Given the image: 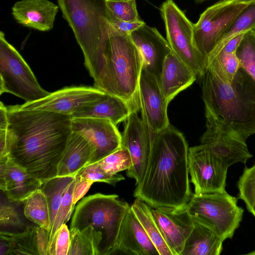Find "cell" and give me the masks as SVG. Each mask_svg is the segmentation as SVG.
Wrapping results in <instances>:
<instances>
[{
	"label": "cell",
	"mask_w": 255,
	"mask_h": 255,
	"mask_svg": "<svg viewBox=\"0 0 255 255\" xmlns=\"http://www.w3.org/2000/svg\"><path fill=\"white\" fill-rule=\"evenodd\" d=\"M7 156L42 183L55 177L72 132L70 116L7 107Z\"/></svg>",
	"instance_id": "cell-1"
},
{
	"label": "cell",
	"mask_w": 255,
	"mask_h": 255,
	"mask_svg": "<svg viewBox=\"0 0 255 255\" xmlns=\"http://www.w3.org/2000/svg\"><path fill=\"white\" fill-rule=\"evenodd\" d=\"M187 142L170 124L156 133L141 181L133 196L152 208H181L191 196L189 178Z\"/></svg>",
	"instance_id": "cell-2"
},
{
	"label": "cell",
	"mask_w": 255,
	"mask_h": 255,
	"mask_svg": "<svg viewBox=\"0 0 255 255\" xmlns=\"http://www.w3.org/2000/svg\"><path fill=\"white\" fill-rule=\"evenodd\" d=\"M205 110L226 130L246 142L255 133V81L240 67L233 81L207 68L200 77Z\"/></svg>",
	"instance_id": "cell-3"
},
{
	"label": "cell",
	"mask_w": 255,
	"mask_h": 255,
	"mask_svg": "<svg viewBox=\"0 0 255 255\" xmlns=\"http://www.w3.org/2000/svg\"><path fill=\"white\" fill-rule=\"evenodd\" d=\"M142 64L140 53L130 34L118 30L109 23L106 48L99 57L85 65L95 87L139 110L138 87Z\"/></svg>",
	"instance_id": "cell-4"
},
{
	"label": "cell",
	"mask_w": 255,
	"mask_h": 255,
	"mask_svg": "<svg viewBox=\"0 0 255 255\" xmlns=\"http://www.w3.org/2000/svg\"><path fill=\"white\" fill-rule=\"evenodd\" d=\"M57 3L82 51L84 63L100 56L109 37L106 0H57Z\"/></svg>",
	"instance_id": "cell-5"
},
{
	"label": "cell",
	"mask_w": 255,
	"mask_h": 255,
	"mask_svg": "<svg viewBox=\"0 0 255 255\" xmlns=\"http://www.w3.org/2000/svg\"><path fill=\"white\" fill-rule=\"evenodd\" d=\"M116 194L96 193L84 197L76 207L70 229L80 231L88 226L101 233L100 255L114 254L123 219L129 205Z\"/></svg>",
	"instance_id": "cell-6"
},
{
	"label": "cell",
	"mask_w": 255,
	"mask_h": 255,
	"mask_svg": "<svg viewBox=\"0 0 255 255\" xmlns=\"http://www.w3.org/2000/svg\"><path fill=\"white\" fill-rule=\"evenodd\" d=\"M237 202L238 199L226 191L194 193L187 208L194 221L211 228L224 241L232 238L242 220L244 210Z\"/></svg>",
	"instance_id": "cell-7"
},
{
	"label": "cell",
	"mask_w": 255,
	"mask_h": 255,
	"mask_svg": "<svg viewBox=\"0 0 255 255\" xmlns=\"http://www.w3.org/2000/svg\"><path fill=\"white\" fill-rule=\"evenodd\" d=\"M0 94H12L26 102L47 96L50 93L38 83L28 65L0 31ZM25 102V103H26Z\"/></svg>",
	"instance_id": "cell-8"
},
{
	"label": "cell",
	"mask_w": 255,
	"mask_h": 255,
	"mask_svg": "<svg viewBox=\"0 0 255 255\" xmlns=\"http://www.w3.org/2000/svg\"><path fill=\"white\" fill-rule=\"evenodd\" d=\"M160 10L172 51L200 78L206 69V59L195 44L193 23L173 0L164 1Z\"/></svg>",
	"instance_id": "cell-9"
},
{
	"label": "cell",
	"mask_w": 255,
	"mask_h": 255,
	"mask_svg": "<svg viewBox=\"0 0 255 255\" xmlns=\"http://www.w3.org/2000/svg\"><path fill=\"white\" fill-rule=\"evenodd\" d=\"M222 0L207 7L193 24L195 44L207 60L210 53L240 13L248 5Z\"/></svg>",
	"instance_id": "cell-10"
},
{
	"label": "cell",
	"mask_w": 255,
	"mask_h": 255,
	"mask_svg": "<svg viewBox=\"0 0 255 255\" xmlns=\"http://www.w3.org/2000/svg\"><path fill=\"white\" fill-rule=\"evenodd\" d=\"M188 169L194 194L225 191L228 168L205 146L189 148Z\"/></svg>",
	"instance_id": "cell-11"
},
{
	"label": "cell",
	"mask_w": 255,
	"mask_h": 255,
	"mask_svg": "<svg viewBox=\"0 0 255 255\" xmlns=\"http://www.w3.org/2000/svg\"><path fill=\"white\" fill-rule=\"evenodd\" d=\"M106 93L95 87H65L20 107L23 110H45L72 117L81 109L100 100Z\"/></svg>",
	"instance_id": "cell-12"
},
{
	"label": "cell",
	"mask_w": 255,
	"mask_h": 255,
	"mask_svg": "<svg viewBox=\"0 0 255 255\" xmlns=\"http://www.w3.org/2000/svg\"><path fill=\"white\" fill-rule=\"evenodd\" d=\"M133 111L127 119L122 134V146L128 148L130 154L132 165L127 171V175L135 181V185L142 180L149 161L153 138L148 127Z\"/></svg>",
	"instance_id": "cell-13"
},
{
	"label": "cell",
	"mask_w": 255,
	"mask_h": 255,
	"mask_svg": "<svg viewBox=\"0 0 255 255\" xmlns=\"http://www.w3.org/2000/svg\"><path fill=\"white\" fill-rule=\"evenodd\" d=\"M141 118L153 138L158 132L169 125L167 116L169 103L159 86L158 79L142 66L138 87Z\"/></svg>",
	"instance_id": "cell-14"
},
{
	"label": "cell",
	"mask_w": 255,
	"mask_h": 255,
	"mask_svg": "<svg viewBox=\"0 0 255 255\" xmlns=\"http://www.w3.org/2000/svg\"><path fill=\"white\" fill-rule=\"evenodd\" d=\"M206 130L201 137V143L218 157L228 168L242 162L246 164L252 157L246 142L222 127L205 110Z\"/></svg>",
	"instance_id": "cell-15"
},
{
	"label": "cell",
	"mask_w": 255,
	"mask_h": 255,
	"mask_svg": "<svg viewBox=\"0 0 255 255\" xmlns=\"http://www.w3.org/2000/svg\"><path fill=\"white\" fill-rule=\"evenodd\" d=\"M116 126L107 119L72 118V131L83 136L94 149L91 164L99 161L122 146V134Z\"/></svg>",
	"instance_id": "cell-16"
},
{
	"label": "cell",
	"mask_w": 255,
	"mask_h": 255,
	"mask_svg": "<svg viewBox=\"0 0 255 255\" xmlns=\"http://www.w3.org/2000/svg\"><path fill=\"white\" fill-rule=\"evenodd\" d=\"M151 211L173 255H181L194 222L187 205L181 208H152Z\"/></svg>",
	"instance_id": "cell-17"
},
{
	"label": "cell",
	"mask_w": 255,
	"mask_h": 255,
	"mask_svg": "<svg viewBox=\"0 0 255 255\" xmlns=\"http://www.w3.org/2000/svg\"><path fill=\"white\" fill-rule=\"evenodd\" d=\"M130 36L140 53L142 66L159 79L163 62L172 51L167 40L156 28L146 24L132 31Z\"/></svg>",
	"instance_id": "cell-18"
},
{
	"label": "cell",
	"mask_w": 255,
	"mask_h": 255,
	"mask_svg": "<svg viewBox=\"0 0 255 255\" xmlns=\"http://www.w3.org/2000/svg\"><path fill=\"white\" fill-rule=\"evenodd\" d=\"M49 232L38 225L22 232H0V255H48Z\"/></svg>",
	"instance_id": "cell-19"
},
{
	"label": "cell",
	"mask_w": 255,
	"mask_h": 255,
	"mask_svg": "<svg viewBox=\"0 0 255 255\" xmlns=\"http://www.w3.org/2000/svg\"><path fill=\"white\" fill-rule=\"evenodd\" d=\"M42 183L8 157L0 160V188L9 200L23 202Z\"/></svg>",
	"instance_id": "cell-20"
},
{
	"label": "cell",
	"mask_w": 255,
	"mask_h": 255,
	"mask_svg": "<svg viewBox=\"0 0 255 255\" xmlns=\"http://www.w3.org/2000/svg\"><path fill=\"white\" fill-rule=\"evenodd\" d=\"M159 255L131 207L125 215L119 233L115 254Z\"/></svg>",
	"instance_id": "cell-21"
},
{
	"label": "cell",
	"mask_w": 255,
	"mask_h": 255,
	"mask_svg": "<svg viewBox=\"0 0 255 255\" xmlns=\"http://www.w3.org/2000/svg\"><path fill=\"white\" fill-rule=\"evenodd\" d=\"M59 7L49 0H20L11 7L17 23L40 31H48L54 26Z\"/></svg>",
	"instance_id": "cell-22"
},
{
	"label": "cell",
	"mask_w": 255,
	"mask_h": 255,
	"mask_svg": "<svg viewBox=\"0 0 255 255\" xmlns=\"http://www.w3.org/2000/svg\"><path fill=\"white\" fill-rule=\"evenodd\" d=\"M197 77L172 51L166 57L158 79L161 90L168 103L191 86Z\"/></svg>",
	"instance_id": "cell-23"
},
{
	"label": "cell",
	"mask_w": 255,
	"mask_h": 255,
	"mask_svg": "<svg viewBox=\"0 0 255 255\" xmlns=\"http://www.w3.org/2000/svg\"><path fill=\"white\" fill-rule=\"evenodd\" d=\"M94 149L81 134L73 131L58 166V177H75L85 166L91 164Z\"/></svg>",
	"instance_id": "cell-24"
},
{
	"label": "cell",
	"mask_w": 255,
	"mask_h": 255,
	"mask_svg": "<svg viewBox=\"0 0 255 255\" xmlns=\"http://www.w3.org/2000/svg\"><path fill=\"white\" fill-rule=\"evenodd\" d=\"M136 110H138L122 98L106 93L100 100L79 110L72 118L107 119L117 126Z\"/></svg>",
	"instance_id": "cell-25"
},
{
	"label": "cell",
	"mask_w": 255,
	"mask_h": 255,
	"mask_svg": "<svg viewBox=\"0 0 255 255\" xmlns=\"http://www.w3.org/2000/svg\"><path fill=\"white\" fill-rule=\"evenodd\" d=\"M194 221V220H193ZM181 255H219L224 241L211 228L197 221Z\"/></svg>",
	"instance_id": "cell-26"
},
{
	"label": "cell",
	"mask_w": 255,
	"mask_h": 255,
	"mask_svg": "<svg viewBox=\"0 0 255 255\" xmlns=\"http://www.w3.org/2000/svg\"><path fill=\"white\" fill-rule=\"evenodd\" d=\"M130 207L154 245L159 255H173L155 221L151 207L141 199L136 198Z\"/></svg>",
	"instance_id": "cell-27"
},
{
	"label": "cell",
	"mask_w": 255,
	"mask_h": 255,
	"mask_svg": "<svg viewBox=\"0 0 255 255\" xmlns=\"http://www.w3.org/2000/svg\"><path fill=\"white\" fill-rule=\"evenodd\" d=\"M70 245L68 255H100L101 233L88 226L80 231L70 229Z\"/></svg>",
	"instance_id": "cell-28"
},
{
	"label": "cell",
	"mask_w": 255,
	"mask_h": 255,
	"mask_svg": "<svg viewBox=\"0 0 255 255\" xmlns=\"http://www.w3.org/2000/svg\"><path fill=\"white\" fill-rule=\"evenodd\" d=\"M23 202L25 217L50 233L52 224L49 208L46 196L41 189L34 192Z\"/></svg>",
	"instance_id": "cell-29"
},
{
	"label": "cell",
	"mask_w": 255,
	"mask_h": 255,
	"mask_svg": "<svg viewBox=\"0 0 255 255\" xmlns=\"http://www.w3.org/2000/svg\"><path fill=\"white\" fill-rule=\"evenodd\" d=\"M74 177L56 176L44 181L40 188L45 194L48 204L52 227L64 193Z\"/></svg>",
	"instance_id": "cell-30"
},
{
	"label": "cell",
	"mask_w": 255,
	"mask_h": 255,
	"mask_svg": "<svg viewBox=\"0 0 255 255\" xmlns=\"http://www.w3.org/2000/svg\"><path fill=\"white\" fill-rule=\"evenodd\" d=\"M250 30H255V3L249 4L240 13L212 52L219 50L237 35Z\"/></svg>",
	"instance_id": "cell-31"
},
{
	"label": "cell",
	"mask_w": 255,
	"mask_h": 255,
	"mask_svg": "<svg viewBox=\"0 0 255 255\" xmlns=\"http://www.w3.org/2000/svg\"><path fill=\"white\" fill-rule=\"evenodd\" d=\"M237 186L238 198L245 202L248 211L255 217V163L245 168Z\"/></svg>",
	"instance_id": "cell-32"
},
{
	"label": "cell",
	"mask_w": 255,
	"mask_h": 255,
	"mask_svg": "<svg viewBox=\"0 0 255 255\" xmlns=\"http://www.w3.org/2000/svg\"><path fill=\"white\" fill-rule=\"evenodd\" d=\"M240 67L255 81V30L245 33L236 51Z\"/></svg>",
	"instance_id": "cell-33"
},
{
	"label": "cell",
	"mask_w": 255,
	"mask_h": 255,
	"mask_svg": "<svg viewBox=\"0 0 255 255\" xmlns=\"http://www.w3.org/2000/svg\"><path fill=\"white\" fill-rule=\"evenodd\" d=\"M97 162L105 171L112 174L128 170L132 165L129 151L123 146Z\"/></svg>",
	"instance_id": "cell-34"
},
{
	"label": "cell",
	"mask_w": 255,
	"mask_h": 255,
	"mask_svg": "<svg viewBox=\"0 0 255 255\" xmlns=\"http://www.w3.org/2000/svg\"><path fill=\"white\" fill-rule=\"evenodd\" d=\"M109 13L122 21H136L140 19L136 0H106Z\"/></svg>",
	"instance_id": "cell-35"
},
{
	"label": "cell",
	"mask_w": 255,
	"mask_h": 255,
	"mask_svg": "<svg viewBox=\"0 0 255 255\" xmlns=\"http://www.w3.org/2000/svg\"><path fill=\"white\" fill-rule=\"evenodd\" d=\"M75 184V178L68 185L63 197L62 201L56 214L54 222L49 233V244L51 242L57 230L69 220L73 210V190Z\"/></svg>",
	"instance_id": "cell-36"
},
{
	"label": "cell",
	"mask_w": 255,
	"mask_h": 255,
	"mask_svg": "<svg viewBox=\"0 0 255 255\" xmlns=\"http://www.w3.org/2000/svg\"><path fill=\"white\" fill-rule=\"evenodd\" d=\"M76 175L82 178L93 182H103L114 186L118 182L125 180V177L121 174L118 173L112 174L107 172L101 167L98 162L85 166Z\"/></svg>",
	"instance_id": "cell-37"
},
{
	"label": "cell",
	"mask_w": 255,
	"mask_h": 255,
	"mask_svg": "<svg viewBox=\"0 0 255 255\" xmlns=\"http://www.w3.org/2000/svg\"><path fill=\"white\" fill-rule=\"evenodd\" d=\"M24 224L16 207L1 198L0 206V232L22 229ZM25 230V229H24Z\"/></svg>",
	"instance_id": "cell-38"
},
{
	"label": "cell",
	"mask_w": 255,
	"mask_h": 255,
	"mask_svg": "<svg viewBox=\"0 0 255 255\" xmlns=\"http://www.w3.org/2000/svg\"><path fill=\"white\" fill-rule=\"evenodd\" d=\"M70 245V230L63 224L57 230L49 244L48 255H68Z\"/></svg>",
	"instance_id": "cell-39"
},
{
	"label": "cell",
	"mask_w": 255,
	"mask_h": 255,
	"mask_svg": "<svg viewBox=\"0 0 255 255\" xmlns=\"http://www.w3.org/2000/svg\"><path fill=\"white\" fill-rule=\"evenodd\" d=\"M108 20L113 26L118 30L129 34L132 31L145 24L144 21L141 19L138 20L131 21H125L118 20L112 17L109 13L108 10Z\"/></svg>",
	"instance_id": "cell-40"
},
{
	"label": "cell",
	"mask_w": 255,
	"mask_h": 255,
	"mask_svg": "<svg viewBox=\"0 0 255 255\" xmlns=\"http://www.w3.org/2000/svg\"><path fill=\"white\" fill-rule=\"evenodd\" d=\"M75 184L73 190V204L80 200L88 192L93 182L81 178L78 175L75 176Z\"/></svg>",
	"instance_id": "cell-41"
},
{
	"label": "cell",
	"mask_w": 255,
	"mask_h": 255,
	"mask_svg": "<svg viewBox=\"0 0 255 255\" xmlns=\"http://www.w3.org/2000/svg\"><path fill=\"white\" fill-rule=\"evenodd\" d=\"M245 33L237 35L230 40H229L225 45L223 46L221 49L216 52H212L209 55L215 54L220 52H223L227 53L236 52L237 49L241 43Z\"/></svg>",
	"instance_id": "cell-42"
},
{
	"label": "cell",
	"mask_w": 255,
	"mask_h": 255,
	"mask_svg": "<svg viewBox=\"0 0 255 255\" xmlns=\"http://www.w3.org/2000/svg\"><path fill=\"white\" fill-rule=\"evenodd\" d=\"M7 157V130L0 129V159Z\"/></svg>",
	"instance_id": "cell-43"
},
{
	"label": "cell",
	"mask_w": 255,
	"mask_h": 255,
	"mask_svg": "<svg viewBox=\"0 0 255 255\" xmlns=\"http://www.w3.org/2000/svg\"><path fill=\"white\" fill-rule=\"evenodd\" d=\"M8 125V110L3 103H0V129L7 130Z\"/></svg>",
	"instance_id": "cell-44"
},
{
	"label": "cell",
	"mask_w": 255,
	"mask_h": 255,
	"mask_svg": "<svg viewBox=\"0 0 255 255\" xmlns=\"http://www.w3.org/2000/svg\"><path fill=\"white\" fill-rule=\"evenodd\" d=\"M236 1L246 4L255 3V0H235Z\"/></svg>",
	"instance_id": "cell-45"
},
{
	"label": "cell",
	"mask_w": 255,
	"mask_h": 255,
	"mask_svg": "<svg viewBox=\"0 0 255 255\" xmlns=\"http://www.w3.org/2000/svg\"><path fill=\"white\" fill-rule=\"evenodd\" d=\"M207 0H195V2L196 3H202L205 1H207Z\"/></svg>",
	"instance_id": "cell-46"
}]
</instances>
